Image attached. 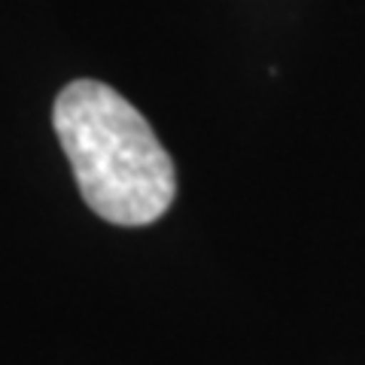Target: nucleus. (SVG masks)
<instances>
[{"label":"nucleus","mask_w":365,"mask_h":365,"mask_svg":"<svg viewBox=\"0 0 365 365\" xmlns=\"http://www.w3.org/2000/svg\"><path fill=\"white\" fill-rule=\"evenodd\" d=\"M52 122L79 195L101 220L150 225L168 213L177 195L174 162L116 88L76 79L58 91Z\"/></svg>","instance_id":"nucleus-1"}]
</instances>
